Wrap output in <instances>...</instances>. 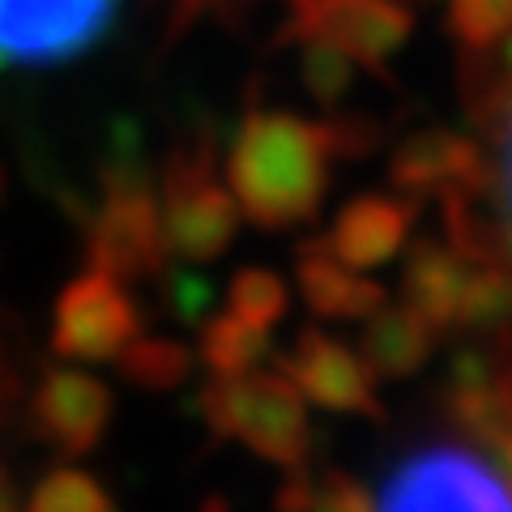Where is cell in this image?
Here are the masks:
<instances>
[{
  "mask_svg": "<svg viewBox=\"0 0 512 512\" xmlns=\"http://www.w3.org/2000/svg\"><path fill=\"white\" fill-rule=\"evenodd\" d=\"M359 355L384 380H406L419 367H427V359L436 355V325L423 320L410 303H389L372 308L359 320Z\"/></svg>",
  "mask_w": 512,
  "mask_h": 512,
  "instance_id": "5bb4252c",
  "label": "cell"
},
{
  "mask_svg": "<svg viewBox=\"0 0 512 512\" xmlns=\"http://www.w3.org/2000/svg\"><path fill=\"white\" fill-rule=\"evenodd\" d=\"M141 333V316L124 282L107 269L90 265L56 295L52 312V350L60 359L107 363Z\"/></svg>",
  "mask_w": 512,
  "mask_h": 512,
  "instance_id": "52a82bcc",
  "label": "cell"
},
{
  "mask_svg": "<svg viewBox=\"0 0 512 512\" xmlns=\"http://www.w3.org/2000/svg\"><path fill=\"white\" fill-rule=\"evenodd\" d=\"M376 512H512V487L495 461L440 444L393 470Z\"/></svg>",
  "mask_w": 512,
  "mask_h": 512,
  "instance_id": "3957f363",
  "label": "cell"
},
{
  "mask_svg": "<svg viewBox=\"0 0 512 512\" xmlns=\"http://www.w3.org/2000/svg\"><path fill=\"white\" fill-rule=\"evenodd\" d=\"M303 512H376V500H372V491H367L363 483H355V478L329 474L325 483L308 491Z\"/></svg>",
  "mask_w": 512,
  "mask_h": 512,
  "instance_id": "7402d4cb",
  "label": "cell"
},
{
  "mask_svg": "<svg viewBox=\"0 0 512 512\" xmlns=\"http://www.w3.org/2000/svg\"><path fill=\"white\" fill-rule=\"evenodd\" d=\"M120 0H0V69H56L86 56Z\"/></svg>",
  "mask_w": 512,
  "mask_h": 512,
  "instance_id": "277c9868",
  "label": "cell"
},
{
  "mask_svg": "<svg viewBox=\"0 0 512 512\" xmlns=\"http://www.w3.org/2000/svg\"><path fill=\"white\" fill-rule=\"evenodd\" d=\"M282 372L312 406L333 414H376V372L363 363L359 350L329 338L320 329H303L295 350L282 359Z\"/></svg>",
  "mask_w": 512,
  "mask_h": 512,
  "instance_id": "9c48e42d",
  "label": "cell"
},
{
  "mask_svg": "<svg viewBox=\"0 0 512 512\" xmlns=\"http://www.w3.org/2000/svg\"><path fill=\"white\" fill-rule=\"evenodd\" d=\"M269 355V329H256L235 312L218 316L201 333V363L210 367V376H235L261 367Z\"/></svg>",
  "mask_w": 512,
  "mask_h": 512,
  "instance_id": "e0dca14e",
  "label": "cell"
},
{
  "mask_svg": "<svg viewBox=\"0 0 512 512\" xmlns=\"http://www.w3.org/2000/svg\"><path fill=\"white\" fill-rule=\"evenodd\" d=\"M487 448H491L495 470H500V474H504V483L512 487V431H504V436H500V440H491Z\"/></svg>",
  "mask_w": 512,
  "mask_h": 512,
  "instance_id": "cb8c5ba5",
  "label": "cell"
},
{
  "mask_svg": "<svg viewBox=\"0 0 512 512\" xmlns=\"http://www.w3.org/2000/svg\"><path fill=\"white\" fill-rule=\"evenodd\" d=\"M448 26L466 47L487 52L512 35V0H448Z\"/></svg>",
  "mask_w": 512,
  "mask_h": 512,
  "instance_id": "ffe728a7",
  "label": "cell"
},
{
  "mask_svg": "<svg viewBox=\"0 0 512 512\" xmlns=\"http://www.w3.org/2000/svg\"><path fill=\"white\" fill-rule=\"evenodd\" d=\"M158 205H163L167 252L188 265L218 261L239 231V205L231 188L214 180L210 154L201 150H184L167 163Z\"/></svg>",
  "mask_w": 512,
  "mask_h": 512,
  "instance_id": "5b68a950",
  "label": "cell"
},
{
  "mask_svg": "<svg viewBox=\"0 0 512 512\" xmlns=\"http://www.w3.org/2000/svg\"><path fill=\"white\" fill-rule=\"evenodd\" d=\"M295 274H299V295L325 320H363L384 303V286L367 278V269L346 265L325 239H312L308 248H299Z\"/></svg>",
  "mask_w": 512,
  "mask_h": 512,
  "instance_id": "4fadbf2b",
  "label": "cell"
},
{
  "mask_svg": "<svg viewBox=\"0 0 512 512\" xmlns=\"http://www.w3.org/2000/svg\"><path fill=\"white\" fill-rule=\"evenodd\" d=\"M22 512H116V504H111L107 487L94 474L77 466H56L30 491Z\"/></svg>",
  "mask_w": 512,
  "mask_h": 512,
  "instance_id": "d6986e66",
  "label": "cell"
},
{
  "mask_svg": "<svg viewBox=\"0 0 512 512\" xmlns=\"http://www.w3.org/2000/svg\"><path fill=\"white\" fill-rule=\"evenodd\" d=\"M111 406H116L111 389L99 376L82 372V367H52L35 389L30 423H35L39 440L69 457H82L107 436Z\"/></svg>",
  "mask_w": 512,
  "mask_h": 512,
  "instance_id": "30bf717a",
  "label": "cell"
},
{
  "mask_svg": "<svg viewBox=\"0 0 512 512\" xmlns=\"http://www.w3.org/2000/svg\"><path fill=\"white\" fill-rule=\"evenodd\" d=\"M116 363H120L128 384L150 389V393L180 389V384L192 376V350L175 338H141L137 333V338L116 355Z\"/></svg>",
  "mask_w": 512,
  "mask_h": 512,
  "instance_id": "2e32d148",
  "label": "cell"
},
{
  "mask_svg": "<svg viewBox=\"0 0 512 512\" xmlns=\"http://www.w3.org/2000/svg\"><path fill=\"white\" fill-rule=\"evenodd\" d=\"M393 184L406 197H444V201H466L483 188V150L461 133L427 128L397 146L389 163Z\"/></svg>",
  "mask_w": 512,
  "mask_h": 512,
  "instance_id": "8fae6325",
  "label": "cell"
},
{
  "mask_svg": "<svg viewBox=\"0 0 512 512\" xmlns=\"http://www.w3.org/2000/svg\"><path fill=\"white\" fill-rule=\"evenodd\" d=\"M286 308H291V291H286V282L274 269L252 265V269H239L227 282V312H235L256 329H274L286 316Z\"/></svg>",
  "mask_w": 512,
  "mask_h": 512,
  "instance_id": "ac0fdd59",
  "label": "cell"
},
{
  "mask_svg": "<svg viewBox=\"0 0 512 512\" xmlns=\"http://www.w3.org/2000/svg\"><path fill=\"white\" fill-rule=\"evenodd\" d=\"M18 393H22V376L13 367V355H9V342L0 338V427L13 419V406H18Z\"/></svg>",
  "mask_w": 512,
  "mask_h": 512,
  "instance_id": "603a6c76",
  "label": "cell"
},
{
  "mask_svg": "<svg viewBox=\"0 0 512 512\" xmlns=\"http://www.w3.org/2000/svg\"><path fill=\"white\" fill-rule=\"evenodd\" d=\"M0 512H22L18 508V483H13V474L0 466Z\"/></svg>",
  "mask_w": 512,
  "mask_h": 512,
  "instance_id": "d4e9b609",
  "label": "cell"
},
{
  "mask_svg": "<svg viewBox=\"0 0 512 512\" xmlns=\"http://www.w3.org/2000/svg\"><path fill=\"white\" fill-rule=\"evenodd\" d=\"M201 414L214 436L239 440L269 466L299 470L308 461V397L295 389L286 372L252 367V372L214 376L201 393Z\"/></svg>",
  "mask_w": 512,
  "mask_h": 512,
  "instance_id": "7a4b0ae2",
  "label": "cell"
},
{
  "mask_svg": "<svg viewBox=\"0 0 512 512\" xmlns=\"http://www.w3.org/2000/svg\"><path fill=\"white\" fill-rule=\"evenodd\" d=\"M410 30V9L397 0H291V35L338 47L355 64H384Z\"/></svg>",
  "mask_w": 512,
  "mask_h": 512,
  "instance_id": "ba28073f",
  "label": "cell"
},
{
  "mask_svg": "<svg viewBox=\"0 0 512 512\" xmlns=\"http://www.w3.org/2000/svg\"><path fill=\"white\" fill-rule=\"evenodd\" d=\"M303 43V86H308L320 103H338L355 82V60L342 56L338 47L299 39Z\"/></svg>",
  "mask_w": 512,
  "mask_h": 512,
  "instance_id": "44dd1931",
  "label": "cell"
},
{
  "mask_svg": "<svg viewBox=\"0 0 512 512\" xmlns=\"http://www.w3.org/2000/svg\"><path fill=\"white\" fill-rule=\"evenodd\" d=\"M466 278L470 252L461 244H419L402 269V295L436 329H457Z\"/></svg>",
  "mask_w": 512,
  "mask_h": 512,
  "instance_id": "9a60e30c",
  "label": "cell"
},
{
  "mask_svg": "<svg viewBox=\"0 0 512 512\" xmlns=\"http://www.w3.org/2000/svg\"><path fill=\"white\" fill-rule=\"evenodd\" d=\"M338 154L342 128L291 111H252L231 141L227 188L248 222L282 231L320 210Z\"/></svg>",
  "mask_w": 512,
  "mask_h": 512,
  "instance_id": "6da1fadb",
  "label": "cell"
},
{
  "mask_svg": "<svg viewBox=\"0 0 512 512\" xmlns=\"http://www.w3.org/2000/svg\"><path fill=\"white\" fill-rule=\"evenodd\" d=\"M410 239V205L393 197H355L342 205V214L333 218V231L325 244L355 269H380L389 265Z\"/></svg>",
  "mask_w": 512,
  "mask_h": 512,
  "instance_id": "7c38bea8",
  "label": "cell"
},
{
  "mask_svg": "<svg viewBox=\"0 0 512 512\" xmlns=\"http://www.w3.org/2000/svg\"><path fill=\"white\" fill-rule=\"evenodd\" d=\"M167 235L158 192L141 175H111L90 231V265L128 278H154L167 269Z\"/></svg>",
  "mask_w": 512,
  "mask_h": 512,
  "instance_id": "8992f818",
  "label": "cell"
}]
</instances>
